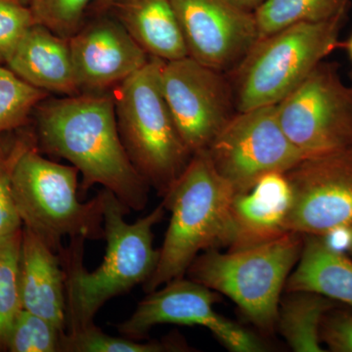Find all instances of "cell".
Segmentation results:
<instances>
[{"label":"cell","mask_w":352,"mask_h":352,"mask_svg":"<svg viewBox=\"0 0 352 352\" xmlns=\"http://www.w3.org/2000/svg\"><path fill=\"white\" fill-rule=\"evenodd\" d=\"M34 24L30 6L0 0V65H6L25 32Z\"/></svg>","instance_id":"28"},{"label":"cell","mask_w":352,"mask_h":352,"mask_svg":"<svg viewBox=\"0 0 352 352\" xmlns=\"http://www.w3.org/2000/svg\"><path fill=\"white\" fill-rule=\"evenodd\" d=\"M23 227L0 238V351L22 309L20 294V254Z\"/></svg>","instance_id":"23"},{"label":"cell","mask_w":352,"mask_h":352,"mask_svg":"<svg viewBox=\"0 0 352 352\" xmlns=\"http://www.w3.org/2000/svg\"><path fill=\"white\" fill-rule=\"evenodd\" d=\"M233 6H237L242 10L254 13L256 9L264 1V0H228Z\"/></svg>","instance_id":"30"},{"label":"cell","mask_w":352,"mask_h":352,"mask_svg":"<svg viewBox=\"0 0 352 352\" xmlns=\"http://www.w3.org/2000/svg\"><path fill=\"white\" fill-rule=\"evenodd\" d=\"M286 175L294 195L289 231L330 236L352 226V146L305 157Z\"/></svg>","instance_id":"12"},{"label":"cell","mask_w":352,"mask_h":352,"mask_svg":"<svg viewBox=\"0 0 352 352\" xmlns=\"http://www.w3.org/2000/svg\"><path fill=\"white\" fill-rule=\"evenodd\" d=\"M109 1H110V0H95L94 3L92 4L91 8L90 9H91L95 14L104 13Z\"/></svg>","instance_id":"31"},{"label":"cell","mask_w":352,"mask_h":352,"mask_svg":"<svg viewBox=\"0 0 352 352\" xmlns=\"http://www.w3.org/2000/svg\"><path fill=\"white\" fill-rule=\"evenodd\" d=\"M126 208L112 192L104 188L105 256L92 272L83 264L85 238H71L58 254L65 272L66 332H76L94 324L95 315L108 300L144 284L159 261L160 249L153 245V228L163 219V201L150 214L129 223Z\"/></svg>","instance_id":"2"},{"label":"cell","mask_w":352,"mask_h":352,"mask_svg":"<svg viewBox=\"0 0 352 352\" xmlns=\"http://www.w3.org/2000/svg\"><path fill=\"white\" fill-rule=\"evenodd\" d=\"M48 95L0 65V135L27 126L32 112Z\"/></svg>","instance_id":"24"},{"label":"cell","mask_w":352,"mask_h":352,"mask_svg":"<svg viewBox=\"0 0 352 352\" xmlns=\"http://www.w3.org/2000/svg\"><path fill=\"white\" fill-rule=\"evenodd\" d=\"M36 145L34 129L28 126L0 135V238L23 227L14 200L13 175L21 157Z\"/></svg>","instance_id":"22"},{"label":"cell","mask_w":352,"mask_h":352,"mask_svg":"<svg viewBox=\"0 0 352 352\" xmlns=\"http://www.w3.org/2000/svg\"><path fill=\"white\" fill-rule=\"evenodd\" d=\"M96 16L69 38L80 94L113 89L151 58L110 13Z\"/></svg>","instance_id":"14"},{"label":"cell","mask_w":352,"mask_h":352,"mask_svg":"<svg viewBox=\"0 0 352 352\" xmlns=\"http://www.w3.org/2000/svg\"><path fill=\"white\" fill-rule=\"evenodd\" d=\"M344 47H346L349 59L352 61V34L349 36V39H347L346 44H344Z\"/></svg>","instance_id":"33"},{"label":"cell","mask_w":352,"mask_h":352,"mask_svg":"<svg viewBox=\"0 0 352 352\" xmlns=\"http://www.w3.org/2000/svg\"><path fill=\"white\" fill-rule=\"evenodd\" d=\"M235 194L206 151L193 155L163 198L164 208L170 212V224L156 270L143 284L146 293L184 277L201 252L228 248L231 204Z\"/></svg>","instance_id":"3"},{"label":"cell","mask_w":352,"mask_h":352,"mask_svg":"<svg viewBox=\"0 0 352 352\" xmlns=\"http://www.w3.org/2000/svg\"><path fill=\"white\" fill-rule=\"evenodd\" d=\"M187 351L182 340H152L140 342L124 337H113L104 333L95 324L76 332H66L62 352H164Z\"/></svg>","instance_id":"25"},{"label":"cell","mask_w":352,"mask_h":352,"mask_svg":"<svg viewBox=\"0 0 352 352\" xmlns=\"http://www.w3.org/2000/svg\"><path fill=\"white\" fill-rule=\"evenodd\" d=\"M217 292L186 278H177L163 288L148 293L127 320L117 326L124 337L140 340L153 327L163 324L201 326L210 331L229 351L261 352V340L247 329L215 311Z\"/></svg>","instance_id":"11"},{"label":"cell","mask_w":352,"mask_h":352,"mask_svg":"<svg viewBox=\"0 0 352 352\" xmlns=\"http://www.w3.org/2000/svg\"><path fill=\"white\" fill-rule=\"evenodd\" d=\"M293 204V190L283 173L263 175L249 191L235 194L228 251L256 247L289 232Z\"/></svg>","instance_id":"15"},{"label":"cell","mask_w":352,"mask_h":352,"mask_svg":"<svg viewBox=\"0 0 352 352\" xmlns=\"http://www.w3.org/2000/svg\"><path fill=\"white\" fill-rule=\"evenodd\" d=\"M23 309L67 329L65 272L58 252L23 226L20 254Z\"/></svg>","instance_id":"17"},{"label":"cell","mask_w":352,"mask_h":352,"mask_svg":"<svg viewBox=\"0 0 352 352\" xmlns=\"http://www.w3.org/2000/svg\"><path fill=\"white\" fill-rule=\"evenodd\" d=\"M162 62L150 58L145 67L112 92L124 149L136 170L164 198L193 154L185 145L162 91Z\"/></svg>","instance_id":"4"},{"label":"cell","mask_w":352,"mask_h":352,"mask_svg":"<svg viewBox=\"0 0 352 352\" xmlns=\"http://www.w3.org/2000/svg\"><path fill=\"white\" fill-rule=\"evenodd\" d=\"M66 330L25 309L16 316L7 338L10 352H62Z\"/></svg>","instance_id":"26"},{"label":"cell","mask_w":352,"mask_h":352,"mask_svg":"<svg viewBox=\"0 0 352 352\" xmlns=\"http://www.w3.org/2000/svg\"><path fill=\"white\" fill-rule=\"evenodd\" d=\"M276 111L285 133L305 157L352 146V87L337 63L322 61L276 104Z\"/></svg>","instance_id":"8"},{"label":"cell","mask_w":352,"mask_h":352,"mask_svg":"<svg viewBox=\"0 0 352 352\" xmlns=\"http://www.w3.org/2000/svg\"><path fill=\"white\" fill-rule=\"evenodd\" d=\"M188 56L229 74L259 38L254 13L228 0H170Z\"/></svg>","instance_id":"13"},{"label":"cell","mask_w":352,"mask_h":352,"mask_svg":"<svg viewBox=\"0 0 352 352\" xmlns=\"http://www.w3.org/2000/svg\"><path fill=\"white\" fill-rule=\"evenodd\" d=\"M349 85H351L352 87V69L351 72H349Z\"/></svg>","instance_id":"35"},{"label":"cell","mask_w":352,"mask_h":352,"mask_svg":"<svg viewBox=\"0 0 352 352\" xmlns=\"http://www.w3.org/2000/svg\"><path fill=\"white\" fill-rule=\"evenodd\" d=\"M39 151L67 160L82 175L80 192L102 185L129 210L140 212L149 186L124 149L113 92L46 98L34 110Z\"/></svg>","instance_id":"1"},{"label":"cell","mask_w":352,"mask_h":352,"mask_svg":"<svg viewBox=\"0 0 352 352\" xmlns=\"http://www.w3.org/2000/svg\"><path fill=\"white\" fill-rule=\"evenodd\" d=\"M287 280V293L309 292L344 303L352 312V261L327 236L303 235L300 258Z\"/></svg>","instance_id":"19"},{"label":"cell","mask_w":352,"mask_h":352,"mask_svg":"<svg viewBox=\"0 0 352 352\" xmlns=\"http://www.w3.org/2000/svg\"><path fill=\"white\" fill-rule=\"evenodd\" d=\"M106 12L124 25L150 57L173 61L188 56L170 0H110Z\"/></svg>","instance_id":"18"},{"label":"cell","mask_w":352,"mask_h":352,"mask_svg":"<svg viewBox=\"0 0 352 352\" xmlns=\"http://www.w3.org/2000/svg\"><path fill=\"white\" fill-rule=\"evenodd\" d=\"M206 153L236 194L249 191L268 173H286L305 159L282 129L276 105L236 113Z\"/></svg>","instance_id":"9"},{"label":"cell","mask_w":352,"mask_h":352,"mask_svg":"<svg viewBox=\"0 0 352 352\" xmlns=\"http://www.w3.org/2000/svg\"><path fill=\"white\" fill-rule=\"evenodd\" d=\"M160 82L176 127L193 155L206 151L237 113L227 74L193 58L162 62Z\"/></svg>","instance_id":"10"},{"label":"cell","mask_w":352,"mask_h":352,"mask_svg":"<svg viewBox=\"0 0 352 352\" xmlns=\"http://www.w3.org/2000/svg\"><path fill=\"white\" fill-rule=\"evenodd\" d=\"M78 175L75 166L44 157L38 145L21 157L14 171V200L23 226L56 252L65 237H105L104 189L80 201Z\"/></svg>","instance_id":"6"},{"label":"cell","mask_w":352,"mask_h":352,"mask_svg":"<svg viewBox=\"0 0 352 352\" xmlns=\"http://www.w3.org/2000/svg\"><path fill=\"white\" fill-rule=\"evenodd\" d=\"M6 1L15 2V3L30 6V3H31L32 0H6Z\"/></svg>","instance_id":"34"},{"label":"cell","mask_w":352,"mask_h":352,"mask_svg":"<svg viewBox=\"0 0 352 352\" xmlns=\"http://www.w3.org/2000/svg\"><path fill=\"white\" fill-rule=\"evenodd\" d=\"M32 87L66 96L80 94L69 39L34 24L6 65Z\"/></svg>","instance_id":"16"},{"label":"cell","mask_w":352,"mask_h":352,"mask_svg":"<svg viewBox=\"0 0 352 352\" xmlns=\"http://www.w3.org/2000/svg\"><path fill=\"white\" fill-rule=\"evenodd\" d=\"M344 17L319 23H300L259 38L233 71L237 112L276 105L340 44Z\"/></svg>","instance_id":"5"},{"label":"cell","mask_w":352,"mask_h":352,"mask_svg":"<svg viewBox=\"0 0 352 352\" xmlns=\"http://www.w3.org/2000/svg\"><path fill=\"white\" fill-rule=\"evenodd\" d=\"M303 235L285 234L265 244L199 254L186 275L208 289L228 296L256 327L272 331L277 325L281 294L302 252Z\"/></svg>","instance_id":"7"},{"label":"cell","mask_w":352,"mask_h":352,"mask_svg":"<svg viewBox=\"0 0 352 352\" xmlns=\"http://www.w3.org/2000/svg\"><path fill=\"white\" fill-rule=\"evenodd\" d=\"M95 0H32L30 3L36 24L69 39L85 24V14Z\"/></svg>","instance_id":"27"},{"label":"cell","mask_w":352,"mask_h":352,"mask_svg":"<svg viewBox=\"0 0 352 352\" xmlns=\"http://www.w3.org/2000/svg\"><path fill=\"white\" fill-rule=\"evenodd\" d=\"M349 0H264L254 12L259 38L300 23L346 16Z\"/></svg>","instance_id":"21"},{"label":"cell","mask_w":352,"mask_h":352,"mask_svg":"<svg viewBox=\"0 0 352 352\" xmlns=\"http://www.w3.org/2000/svg\"><path fill=\"white\" fill-rule=\"evenodd\" d=\"M321 340L327 351L352 352V312L331 310L322 324Z\"/></svg>","instance_id":"29"},{"label":"cell","mask_w":352,"mask_h":352,"mask_svg":"<svg viewBox=\"0 0 352 352\" xmlns=\"http://www.w3.org/2000/svg\"><path fill=\"white\" fill-rule=\"evenodd\" d=\"M280 302L277 325L289 347L296 352H323L321 328L326 315L338 307L318 294L293 292Z\"/></svg>","instance_id":"20"},{"label":"cell","mask_w":352,"mask_h":352,"mask_svg":"<svg viewBox=\"0 0 352 352\" xmlns=\"http://www.w3.org/2000/svg\"><path fill=\"white\" fill-rule=\"evenodd\" d=\"M344 232L346 233V247L347 252L352 254V226L344 229Z\"/></svg>","instance_id":"32"}]
</instances>
